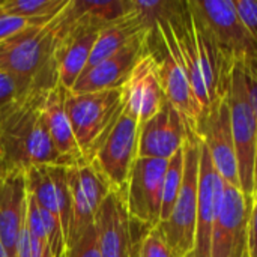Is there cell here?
Listing matches in <instances>:
<instances>
[{"label":"cell","instance_id":"cell-30","mask_svg":"<svg viewBox=\"0 0 257 257\" xmlns=\"http://www.w3.org/2000/svg\"><path fill=\"white\" fill-rule=\"evenodd\" d=\"M26 95L29 93L24 90L23 84L15 77L0 71V108L18 101Z\"/></svg>","mask_w":257,"mask_h":257},{"label":"cell","instance_id":"cell-26","mask_svg":"<svg viewBox=\"0 0 257 257\" xmlns=\"http://www.w3.org/2000/svg\"><path fill=\"white\" fill-rule=\"evenodd\" d=\"M184 178V148L179 149L172 158H169L167 170L163 185V203H161V223L170 215L173 205L178 199Z\"/></svg>","mask_w":257,"mask_h":257},{"label":"cell","instance_id":"cell-34","mask_svg":"<svg viewBox=\"0 0 257 257\" xmlns=\"http://www.w3.org/2000/svg\"><path fill=\"white\" fill-rule=\"evenodd\" d=\"M248 257H257V203L254 200L248 226Z\"/></svg>","mask_w":257,"mask_h":257},{"label":"cell","instance_id":"cell-1","mask_svg":"<svg viewBox=\"0 0 257 257\" xmlns=\"http://www.w3.org/2000/svg\"><path fill=\"white\" fill-rule=\"evenodd\" d=\"M45 92L29 93L0 108V172L33 166H75L54 146L41 111Z\"/></svg>","mask_w":257,"mask_h":257},{"label":"cell","instance_id":"cell-23","mask_svg":"<svg viewBox=\"0 0 257 257\" xmlns=\"http://www.w3.org/2000/svg\"><path fill=\"white\" fill-rule=\"evenodd\" d=\"M26 229L29 233L45 247L53 257H65L66 253V239L63 229L59 220L44 209L33 196L27 193V206H26Z\"/></svg>","mask_w":257,"mask_h":257},{"label":"cell","instance_id":"cell-18","mask_svg":"<svg viewBox=\"0 0 257 257\" xmlns=\"http://www.w3.org/2000/svg\"><path fill=\"white\" fill-rule=\"evenodd\" d=\"M226 182L214 167L209 151L200 140V175L197 199L196 242L191 257H209L212 230L218 217Z\"/></svg>","mask_w":257,"mask_h":257},{"label":"cell","instance_id":"cell-24","mask_svg":"<svg viewBox=\"0 0 257 257\" xmlns=\"http://www.w3.org/2000/svg\"><path fill=\"white\" fill-rule=\"evenodd\" d=\"M69 21H78L96 29L122 20L131 12V0H69L65 6Z\"/></svg>","mask_w":257,"mask_h":257},{"label":"cell","instance_id":"cell-33","mask_svg":"<svg viewBox=\"0 0 257 257\" xmlns=\"http://www.w3.org/2000/svg\"><path fill=\"white\" fill-rule=\"evenodd\" d=\"M17 257H35V244L33 238L30 236L29 230L26 229V224L21 229L18 245H17Z\"/></svg>","mask_w":257,"mask_h":257},{"label":"cell","instance_id":"cell-32","mask_svg":"<svg viewBox=\"0 0 257 257\" xmlns=\"http://www.w3.org/2000/svg\"><path fill=\"white\" fill-rule=\"evenodd\" d=\"M244 77H245L248 99L257 119V65L254 59L250 62H244Z\"/></svg>","mask_w":257,"mask_h":257},{"label":"cell","instance_id":"cell-37","mask_svg":"<svg viewBox=\"0 0 257 257\" xmlns=\"http://www.w3.org/2000/svg\"><path fill=\"white\" fill-rule=\"evenodd\" d=\"M3 2H5V0H0V6H2V3H3Z\"/></svg>","mask_w":257,"mask_h":257},{"label":"cell","instance_id":"cell-35","mask_svg":"<svg viewBox=\"0 0 257 257\" xmlns=\"http://www.w3.org/2000/svg\"><path fill=\"white\" fill-rule=\"evenodd\" d=\"M253 200L257 203V157H256V167H254V191H253Z\"/></svg>","mask_w":257,"mask_h":257},{"label":"cell","instance_id":"cell-13","mask_svg":"<svg viewBox=\"0 0 257 257\" xmlns=\"http://www.w3.org/2000/svg\"><path fill=\"white\" fill-rule=\"evenodd\" d=\"M98 248L101 257H137L143 238L134 233V220L130 217L125 193L111 190L95 215Z\"/></svg>","mask_w":257,"mask_h":257},{"label":"cell","instance_id":"cell-29","mask_svg":"<svg viewBox=\"0 0 257 257\" xmlns=\"http://www.w3.org/2000/svg\"><path fill=\"white\" fill-rule=\"evenodd\" d=\"M65 257H101L98 248V235L95 223L89 226L81 236H78L74 242L66 245Z\"/></svg>","mask_w":257,"mask_h":257},{"label":"cell","instance_id":"cell-31","mask_svg":"<svg viewBox=\"0 0 257 257\" xmlns=\"http://www.w3.org/2000/svg\"><path fill=\"white\" fill-rule=\"evenodd\" d=\"M233 5L251 36L257 42V2L256 0H233Z\"/></svg>","mask_w":257,"mask_h":257},{"label":"cell","instance_id":"cell-22","mask_svg":"<svg viewBox=\"0 0 257 257\" xmlns=\"http://www.w3.org/2000/svg\"><path fill=\"white\" fill-rule=\"evenodd\" d=\"M143 30H152V29H149L136 15V12L133 11V6H131V12L126 17H123L122 20L114 21L111 24H107L105 27H102L98 32L96 41L93 44V48L90 51V57L87 60L84 71L96 66L98 63H101L105 59L111 57L113 54H116L120 48H123L133 38H136Z\"/></svg>","mask_w":257,"mask_h":257},{"label":"cell","instance_id":"cell-28","mask_svg":"<svg viewBox=\"0 0 257 257\" xmlns=\"http://www.w3.org/2000/svg\"><path fill=\"white\" fill-rule=\"evenodd\" d=\"M48 21H51V20H48ZM48 21H45V20H29V18H23V17H15V15L3 12L2 8H0V44L8 41V39H11V38H14V36H17V35H20V33H23L24 30H27L30 27L42 26V24H47Z\"/></svg>","mask_w":257,"mask_h":257},{"label":"cell","instance_id":"cell-21","mask_svg":"<svg viewBox=\"0 0 257 257\" xmlns=\"http://www.w3.org/2000/svg\"><path fill=\"white\" fill-rule=\"evenodd\" d=\"M66 92L68 90L60 84L47 90L41 102V111L47 131L57 151L63 157L71 160L74 164H81L86 161L80 152V148L74 137L72 126L69 123V117L65 108Z\"/></svg>","mask_w":257,"mask_h":257},{"label":"cell","instance_id":"cell-8","mask_svg":"<svg viewBox=\"0 0 257 257\" xmlns=\"http://www.w3.org/2000/svg\"><path fill=\"white\" fill-rule=\"evenodd\" d=\"M229 63L257 59V42L244 26L233 0H187Z\"/></svg>","mask_w":257,"mask_h":257},{"label":"cell","instance_id":"cell-3","mask_svg":"<svg viewBox=\"0 0 257 257\" xmlns=\"http://www.w3.org/2000/svg\"><path fill=\"white\" fill-rule=\"evenodd\" d=\"M54 18L0 44V71L15 77L27 93L47 92L57 86Z\"/></svg>","mask_w":257,"mask_h":257},{"label":"cell","instance_id":"cell-17","mask_svg":"<svg viewBox=\"0 0 257 257\" xmlns=\"http://www.w3.org/2000/svg\"><path fill=\"white\" fill-rule=\"evenodd\" d=\"M152 35L154 30H143L116 54L98 63L96 66L84 71L71 89V92L90 93L120 87L133 71V68L136 66V63L139 62V59L149 50Z\"/></svg>","mask_w":257,"mask_h":257},{"label":"cell","instance_id":"cell-12","mask_svg":"<svg viewBox=\"0 0 257 257\" xmlns=\"http://www.w3.org/2000/svg\"><path fill=\"white\" fill-rule=\"evenodd\" d=\"M197 137L208 148L214 167L223 181L239 188V170L230 125L227 90L218 96L203 114Z\"/></svg>","mask_w":257,"mask_h":257},{"label":"cell","instance_id":"cell-15","mask_svg":"<svg viewBox=\"0 0 257 257\" xmlns=\"http://www.w3.org/2000/svg\"><path fill=\"white\" fill-rule=\"evenodd\" d=\"M123 110L139 123L151 119L166 102L157 54L148 50L120 86Z\"/></svg>","mask_w":257,"mask_h":257},{"label":"cell","instance_id":"cell-2","mask_svg":"<svg viewBox=\"0 0 257 257\" xmlns=\"http://www.w3.org/2000/svg\"><path fill=\"white\" fill-rule=\"evenodd\" d=\"M170 21L193 90L206 113L212 102L227 90L233 65L223 56L188 2L184 11Z\"/></svg>","mask_w":257,"mask_h":257},{"label":"cell","instance_id":"cell-4","mask_svg":"<svg viewBox=\"0 0 257 257\" xmlns=\"http://www.w3.org/2000/svg\"><path fill=\"white\" fill-rule=\"evenodd\" d=\"M65 108L74 137L86 163H90L96 149L123 111L120 87L90 93L68 90Z\"/></svg>","mask_w":257,"mask_h":257},{"label":"cell","instance_id":"cell-10","mask_svg":"<svg viewBox=\"0 0 257 257\" xmlns=\"http://www.w3.org/2000/svg\"><path fill=\"white\" fill-rule=\"evenodd\" d=\"M253 196L226 184L212 230L209 257H248V226Z\"/></svg>","mask_w":257,"mask_h":257},{"label":"cell","instance_id":"cell-7","mask_svg":"<svg viewBox=\"0 0 257 257\" xmlns=\"http://www.w3.org/2000/svg\"><path fill=\"white\" fill-rule=\"evenodd\" d=\"M227 99L239 170V188L244 194L253 196L257 157V119L247 93L244 62H236L230 69Z\"/></svg>","mask_w":257,"mask_h":257},{"label":"cell","instance_id":"cell-25","mask_svg":"<svg viewBox=\"0 0 257 257\" xmlns=\"http://www.w3.org/2000/svg\"><path fill=\"white\" fill-rule=\"evenodd\" d=\"M69 0H5L0 6L3 12L29 20H53Z\"/></svg>","mask_w":257,"mask_h":257},{"label":"cell","instance_id":"cell-11","mask_svg":"<svg viewBox=\"0 0 257 257\" xmlns=\"http://www.w3.org/2000/svg\"><path fill=\"white\" fill-rule=\"evenodd\" d=\"M167 163L169 160L137 157L128 176L125 200L130 217L149 229L161 223L163 185Z\"/></svg>","mask_w":257,"mask_h":257},{"label":"cell","instance_id":"cell-19","mask_svg":"<svg viewBox=\"0 0 257 257\" xmlns=\"http://www.w3.org/2000/svg\"><path fill=\"white\" fill-rule=\"evenodd\" d=\"M66 169L63 166H33L24 173L27 193L59 220L65 239H68L72 217Z\"/></svg>","mask_w":257,"mask_h":257},{"label":"cell","instance_id":"cell-20","mask_svg":"<svg viewBox=\"0 0 257 257\" xmlns=\"http://www.w3.org/2000/svg\"><path fill=\"white\" fill-rule=\"evenodd\" d=\"M27 187L24 172H0V242L8 257H17V245L26 220Z\"/></svg>","mask_w":257,"mask_h":257},{"label":"cell","instance_id":"cell-5","mask_svg":"<svg viewBox=\"0 0 257 257\" xmlns=\"http://www.w3.org/2000/svg\"><path fill=\"white\" fill-rule=\"evenodd\" d=\"M200 175V139L190 134L184 145V178L167 220L158 224L175 257H191L196 242Z\"/></svg>","mask_w":257,"mask_h":257},{"label":"cell","instance_id":"cell-9","mask_svg":"<svg viewBox=\"0 0 257 257\" xmlns=\"http://www.w3.org/2000/svg\"><path fill=\"white\" fill-rule=\"evenodd\" d=\"M139 130V120L123 110L90 161L111 190L125 193L131 167L137 160Z\"/></svg>","mask_w":257,"mask_h":257},{"label":"cell","instance_id":"cell-36","mask_svg":"<svg viewBox=\"0 0 257 257\" xmlns=\"http://www.w3.org/2000/svg\"><path fill=\"white\" fill-rule=\"evenodd\" d=\"M0 257H8V253H6L5 247L2 245V242H0Z\"/></svg>","mask_w":257,"mask_h":257},{"label":"cell","instance_id":"cell-27","mask_svg":"<svg viewBox=\"0 0 257 257\" xmlns=\"http://www.w3.org/2000/svg\"><path fill=\"white\" fill-rule=\"evenodd\" d=\"M137 257H175L164 235L157 227L149 229L139 244Z\"/></svg>","mask_w":257,"mask_h":257},{"label":"cell","instance_id":"cell-16","mask_svg":"<svg viewBox=\"0 0 257 257\" xmlns=\"http://www.w3.org/2000/svg\"><path fill=\"white\" fill-rule=\"evenodd\" d=\"M190 134L179 111L166 99L158 113L140 123L137 157L169 160L184 148Z\"/></svg>","mask_w":257,"mask_h":257},{"label":"cell","instance_id":"cell-6","mask_svg":"<svg viewBox=\"0 0 257 257\" xmlns=\"http://www.w3.org/2000/svg\"><path fill=\"white\" fill-rule=\"evenodd\" d=\"M154 33H157L163 48L161 56H157V59L164 96L179 111L188 130L197 136L205 110L193 90L190 77L179 53L172 21L166 20L157 23Z\"/></svg>","mask_w":257,"mask_h":257},{"label":"cell","instance_id":"cell-14","mask_svg":"<svg viewBox=\"0 0 257 257\" xmlns=\"http://www.w3.org/2000/svg\"><path fill=\"white\" fill-rule=\"evenodd\" d=\"M66 178L72 209L71 227L66 239L68 245L81 236L89 226L93 224L95 215L104 199L111 191V187L90 163H81L68 167Z\"/></svg>","mask_w":257,"mask_h":257}]
</instances>
